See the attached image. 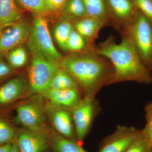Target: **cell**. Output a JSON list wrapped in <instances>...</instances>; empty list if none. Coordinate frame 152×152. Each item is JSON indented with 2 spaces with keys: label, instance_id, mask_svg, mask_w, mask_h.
I'll return each instance as SVG.
<instances>
[{
  "label": "cell",
  "instance_id": "1",
  "mask_svg": "<svg viewBox=\"0 0 152 152\" xmlns=\"http://www.w3.org/2000/svg\"><path fill=\"white\" fill-rule=\"evenodd\" d=\"M60 66L75 80L84 96L91 97L108 86L114 73L110 62L96 50L70 53L63 57Z\"/></svg>",
  "mask_w": 152,
  "mask_h": 152
},
{
  "label": "cell",
  "instance_id": "2",
  "mask_svg": "<svg viewBox=\"0 0 152 152\" xmlns=\"http://www.w3.org/2000/svg\"><path fill=\"white\" fill-rule=\"evenodd\" d=\"M122 37L121 41L118 43L115 37L111 36L96 48L97 53L107 59L113 67L109 85L127 81L151 84V72L142 62L129 40Z\"/></svg>",
  "mask_w": 152,
  "mask_h": 152
},
{
  "label": "cell",
  "instance_id": "3",
  "mask_svg": "<svg viewBox=\"0 0 152 152\" xmlns=\"http://www.w3.org/2000/svg\"><path fill=\"white\" fill-rule=\"evenodd\" d=\"M127 38L145 66L152 71V22L137 11L129 25L121 33Z\"/></svg>",
  "mask_w": 152,
  "mask_h": 152
},
{
  "label": "cell",
  "instance_id": "4",
  "mask_svg": "<svg viewBox=\"0 0 152 152\" xmlns=\"http://www.w3.org/2000/svg\"><path fill=\"white\" fill-rule=\"evenodd\" d=\"M27 45L31 54L28 70L29 91L31 95H43L50 88L53 77L60 68V64L47 58L28 39Z\"/></svg>",
  "mask_w": 152,
  "mask_h": 152
},
{
  "label": "cell",
  "instance_id": "5",
  "mask_svg": "<svg viewBox=\"0 0 152 152\" xmlns=\"http://www.w3.org/2000/svg\"><path fill=\"white\" fill-rule=\"evenodd\" d=\"M45 104L46 101L42 95H31L27 99L17 104L14 107L16 115L12 120L13 123L30 129H40L46 127Z\"/></svg>",
  "mask_w": 152,
  "mask_h": 152
},
{
  "label": "cell",
  "instance_id": "6",
  "mask_svg": "<svg viewBox=\"0 0 152 152\" xmlns=\"http://www.w3.org/2000/svg\"><path fill=\"white\" fill-rule=\"evenodd\" d=\"M71 111L76 138L80 143L88 134L95 118L102 111V108L95 98L84 96Z\"/></svg>",
  "mask_w": 152,
  "mask_h": 152
},
{
  "label": "cell",
  "instance_id": "7",
  "mask_svg": "<svg viewBox=\"0 0 152 152\" xmlns=\"http://www.w3.org/2000/svg\"><path fill=\"white\" fill-rule=\"evenodd\" d=\"M29 39L47 58L60 64L63 57L54 45L48 21L44 16L36 14Z\"/></svg>",
  "mask_w": 152,
  "mask_h": 152
},
{
  "label": "cell",
  "instance_id": "8",
  "mask_svg": "<svg viewBox=\"0 0 152 152\" xmlns=\"http://www.w3.org/2000/svg\"><path fill=\"white\" fill-rule=\"evenodd\" d=\"M31 29L30 24L22 19L0 27V56L28 40Z\"/></svg>",
  "mask_w": 152,
  "mask_h": 152
},
{
  "label": "cell",
  "instance_id": "9",
  "mask_svg": "<svg viewBox=\"0 0 152 152\" xmlns=\"http://www.w3.org/2000/svg\"><path fill=\"white\" fill-rule=\"evenodd\" d=\"M45 113L51 127L57 132L66 138L77 141L71 109L54 105L46 102Z\"/></svg>",
  "mask_w": 152,
  "mask_h": 152
},
{
  "label": "cell",
  "instance_id": "10",
  "mask_svg": "<svg viewBox=\"0 0 152 152\" xmlns=\"http://www.w3.org/2000/svg\"><path fill=\"white\" fill-rule=\"evenodd\" d=\"M16 142L20 152H46L50 148L49 127L19 129Z\"/></svg>",
  "mask_w": 152,
  "mask_h": 152
},
{
  "label": "cell",
  "instance_id": "11",
  "mask_svg": "<svg viewBox=\"0 0 152 152\" xmlns=\"http://www.w3.org/2000/svg\"><path fill=\"white\" fill-rule=\"evenodd\" d=\"M29 91L28 83L22 76L9 79L0 84V111L9 113Z\"/></svg>",
  "mask_w": 152,
  "mask_h": 152
},
{
  "label": "cell",
  "instance_id": "12",
  "mask_svg": "<svg viewBox=\"0 0 152 152\" xmlns=\"http://www.w3.org/2000/svg\"><path fill=\"white\" fill-rule=\"evenodd\" d=\"M140 131L133 126L118 125L113 133L102 140L98 152H126Z\"/></svg>",
  "mask_w": 152,
  "mask_h": 152
},
{
  "label": "cell",
  "instance_id": "13",
  "mask_svg": "<svg viewBox=\"0 0 152 152\" xmlns=\"http://www.w3.org/2000/svg\"><path fill=\"white\" fill-rule=\"evenodd\" d=\"M110 9L112 26L121 33L132 20L137 12L133 0H106Z\"/></svg>",
  "mask_w": 152,
  "mask_h": 152
},
{
  "label": "cell",
  "instance_id": "14",
  "mask_svg": "<svg viewBox=\"0 0 152 152\" xmlns=\"http://www.w3.org/2000/svg\"><path fill=\"white\" fill-rule=\"evenodd\" d=\"M82 92L79 88L63 90L49 89L42 96L46 102L49 103L71 110L77 106L84 96H82Z\"/></svg>",
  "mask_w": 152,
  "mask_h": 152
},
{
  "label": "cell",
  "instance_id": "15",
  "mask_svg": "<svg viewBox=\"0 0 152 152\" xmlns=\"http://www.w3.org/2000/svg\"><path fill=\"white\" fill-rule=\"evenodd\" d=\"M73 25L74 28L93 46H95V41L101 29L107 26L103 20L88 15L74 21Z\"/></svg>",
  "mask_w": 152,
  "mask_h": 152
},
{
  "label": "cell",
  "instance_id": "16",
  "mask_svg": "<svg viewBox=\"0 0 152 152\" xmlns=\"http://www.w3.org/2000/svg\"><path fill=\"white\" fill-rule=\"evenodd\" d=\"M50 147L53 152H88L77 141L66 138L49 127Z\"/></svg>",
  "mask_w": 152,
  "mask_h": 152
},
{
  "label": "cell",
  "instance_id": "17",
  "mask_svg": "<svg viewBox=\"0 0 152 152\" xmlns=\"http://www.w3.org/2000/svg\"><path fill=\"white\" fill-rule=\"evenodd\" d=\"M9 113L0 111V145L12 143L18 132Z\"/></svg>",
  "mask_w": 152,
  "mask_h": 152
},
{
  "label": "cell",
  "instance_id": "18",
  "mask_svg": "<svg viewBox=\"0 0 152 152\" xmlns=\"http://www.w3.org/2000/svg\"><path fill=\"white\" fill-rule=\"evenodd\" d=\"M21 18L22 13L15 0H0V27Z\"/></svg>",
  "mask_w": 152,
  "mask_h": 152
},
{
  "label": "cell",
  "instance_id": "19",
  "mask_svg": "<svg viewBox=\"0 0 152 152\" xmlns=\"http://www.w3.org/2000/svg\"><path fill=\"white\" fill-rule=\"evenodd\" d=\"M88 15L103 20L107 26H112L110 14L106 0H83Z\"/></svg>",
  "mask_w": 152,
  "mask_h": 152
},
{
  "label": "cell",
  "instance_id": "20",
  "mask_svg": "<svg viewBox=\"0 0 152 152\" xmlns=\"http://www.w3.org/2000/svg\"><path fill=\"white\" fill-rule=\"evenodd\" d=\"M73 28V22L63 17L54 28L55 41L60 48L64 51L67 52V44Z\"/></svg>",
  "mask_w": 152,
  "mask_h": 152
},
{
  "label": "cell",
  "instance_id": "21",
  "mask_svg": "<svg viewBox=\"0 0 152 152\" xmlns=\"http://www.w3.org/2000/svg\"><path fill=\"white\" fill-rule=\"evenodd\" d=\"M77 88L80 87L75 80L65 70L60 67L54 75L49 89L63 90Z\"/></svg>",
  "mask_w": 152,
  "mask_h": 152
},
{
  "label": "cell",
  "instance_id": "22",
  "mask_svg": "<svg viewBox=\"0 0 152 152\" xmlns=\"http://www.w3.org/2000/svg\"><path fill=\"white\" fill-rule=\"evenodd\" d=\"M62 12L63 18L72 22L88 16L83 0H67Z\"/></svg>",
  "mask_w": 152,
  "mask_h": 152
},
{
  "label": "cell",
  "instance_id": "23",
  "mask_svg": "<svg viewBox=\"0 0 152 152\" xmlns=\"http://www.w3.org/2000/svg\"><path fill=\"white\" fill-rule=\"evenodd\" d=\"M96 46H93L89 44L86 39L73 28L67 44V52L78 53L96 50Z\"/></svg>",
  "mask_w": 152,
  "mask_h": 152
},
{
  "label": "cell",
  "instance_id": "24",
  "mask_svg": "<svg viewBox=\"0 0 152 152\" xmlns=\"http://www.w3.org/2000/svg\"><path fill=\"white\" fill-rule=\"evenodd\" d=\"M6 61L14 70L23 67L27 62L28 53L26 49L21 45L12 49L5 55Z\"/></svg>",
  "mask_w": 152,
  "mask_h": 152
},
{
  "label": "cell",
  "instance_id": "25",
  "mask_svg": "<svg viewBox=\"0 0 152 152\" xmlns=\"http://www.w3.org/2000/svg\"><path fill=\"white\" fill-rule=\"evenodd\" d=\"M15 1L22 8L36 14L45 16L52 13L47 0H15Z\"/></svg>",
  "mask_w": 152,
  "mask_h": 152
},
{
  "label": "cell",
  "instance_id": "26",
  "mask_svg": "<svg viewBox=\"0 0 152 152\" xmlns=\"http://www.w3.org/2000/svg\"><path fill=\"white\" fill-rule=\"evenodd\" d=\"M152 148L143 131L141 130L126 152H150Z\"/></svg>",
  "mask_w": 152,
  "mask_h": 152
},
{
  "label": "cell",
  "instance_id": "27",
  "mask_svg": "<svg viewBox=\"0 0 152 152\" xmlns=\"http://www.w3.org/2000/svg\"><path fill=\"white\" fill-rule=\"evenodd\" d=\"M145 110L146 122L145 127L142 130L152 147V101L146 104Z\"/></svg>",
  "mask_w": 152,
  "mask_h": 152
},
{
  "label": "cell",
  "instance_id": "28",
  "mask_svg": "<svg viewBox=\"0 0 152 152\" xmlns=\"http://www.w3.org/2000/svg\"><path fill=\"white\" fill-rule=\"evenodd\" d=\"M136 7L147 18L152 22V1L151 0H133Z\"/></svg>",
  "mask_w": 152,
  "mask_h": 152
},
{
  "label": "cell",
  "instance_id": "29",
  "mask_svg": "<svg viewBox=\"0 0 152 152\" xmlns=\"http://www.w3.org/2000/svg\"><path fill=\"white\" fill-rule=\"evenodd\" d=\"M0 56V82L12 75L15 71Z\"/></svg>",
  "mask_w": 152,
  "mask_h": 152
},
{
  "label": "cell",
  "instance_id": "30",
  "mask_svg": "<svg viewBox=\"0 0 152 152\" xmlns=\"http://www.w3.org/2000/svg\"><path fill=\"white\" fill-rule=\"evenodd\" d=\"M52 12H62L67 0H47Z\"/></svg>",
  "mask_w": 152,
  "mask_h": 152
},
{
  "label": "cell",
  "instance_id": "31",
  "mask_svg": "<svg viewBox=\"0 0 152 152\" xmlns=\"http://www.w3.org/2000/svg\"><path fill=\"white\" fill-rule=\"evenodd\" d=\"M12 145V143L0 145V152H10Z\"/></svg>",
  "mask_w": 152,
  "mask_h": 152
},
{
  "label": "cell",
  "instance_id": "32",
  "mask_svg": "<svg viewBox=\"0 0 152 152\" xmlns=\"http://www.w3.org/2000/svg\"><path fill=\"white\" fill-rule=\"evenodd\" d=\"M10 152H20L15 140L14 141L12 142V149H11Z\"/></svg>",
  "mask_w": 152,
  "mask_h": 152
},
{
  "label": "cell",
  "instance_id": "33",
  "mask_svg": "<svg viewBox=\"0 0 152 152\" xmlns=\"http://www.w3.org/2000/svg\"><path fill=\"white\" fill-rule=\"evenodd\" d=\"M150 152H152V148L151 150V151H150Z\"/></svg>",
  "mask_w": 152,
  "mask_h": 152
},
{
  "label": "cell",
  "instance_id": "34",
  "mask_svg": "<svg viewBox=\"0 0 152 152\" xmlns=\"http://www.w3.org/2000/svg\"><path fill=\"white\" fill-rule=\"evenodd\" d=\"M151 1H152V0H151Z\"/></svg>",
  "mask_w": 152,
  "mask_h": 152
},
{
  "label": "cell",
  "instance_id": "35",
  "mask_svg": "<svg viewBox=\"0 0 152 152\" xmlns=\"http://www.w3.org/2000/svg\"></svg>",
  "mask_w": 152,
  "mask_h": 152
}]
</instances>
